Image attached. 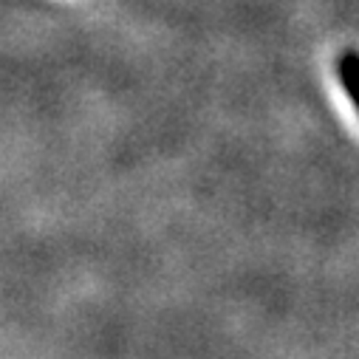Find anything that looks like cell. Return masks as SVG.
<instances>
[{
	"mask_svg": "<svg viewBox=\"0 0 359 359\" xmlns=\"http://www.w3.org/2000/svg\"><path fill=\"white\" fill-rule=\"evenodd\" d=\"M337 71H339V79H342V85H345L348 97H351V100L356 102V108H359V54H356V51H345V54L339 57Z\"/></svg>",
	"mask_w": 359,
	"mask_h": 359,
	"instance_id": "obj_1",
	"label": "cell"
}]
</instances>
